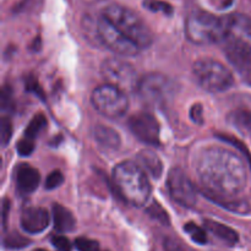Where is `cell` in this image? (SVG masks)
Segmentation results:
<instances>
[{"label": "cell", "instance_id": "obj_1", "mask_svg": "<svg viewBox=\"0 0 251 251\" xmlns=\"http://www.w3.org/2000/svg\"><path fill=\"white\" fill-rule=\"evenodd\" d=\"M195 167L205 196L232 212L243 210V200L234 196L247 185V168L237 153L225 147H207L199 154Z\"/></svg>", "mask_w": 251, "mask_h": 251}, {"label": "cell", "instance_id": "obj_2", "mask_svg": "<svg viewBox=\"0 0 251 251\" xmlns=\"http://www.w3.org/2000/svg\"><path fill=\"white\" fill-rule=\"evenodd\" d=\"M113 181L120 198L132 206L146 205L151 185L144 169L132 162H123L113 171Z\"/></svg>", "mask_w": 251, "mask_h": 251}, {"label": "cell", "instance_id": "obj_3", "mask_svg": "<svg viewBox=\"0 0 251 251\" xmlns=\"http://www.w3.org/2000/svg\"><path fill=\"white\" fill-rule=\"evenodd\" d=\"M124 36L131 39L140 49L149 48L153 42V33L139 14L126 6L118 4L108 5L102 12Z\"/></svg>", "mask_w": 251, "mask_h": 251}, {"label": "cell", "instance_id": "obj_4", "mask_svg": "<svg viewBox=\"0 0 251 251\" xmlns=\"http://www.w3.org/2000/svg\"><path fill=\"white\" fill-rule=\"evenodd\" d=\"M225 37L222 43L230 60L251 56V19L244 14L225 16Z\"/></svg>", "mask_w": 251, "mask_h": 251}, {"label": "cell", "instance_id": "obj_5", "mask_svg": "<svg viewBox=\"0 0 251 251\" xmlns=\"http://www.w3.org/2000/svg\"><path fill=\"white\" fill-rule=\"evenodd\" d=\"M225 29V16L218 17L202 10L191 12L185 25V33L189 41L201 46L222 43Z\"/></svg>", "mask_w": 251, "mask_h": 251}, {"label": "cell", "instance_id": "obj_6", "mask_svg": "<svg viewBox=\"0 0 251 251\" xmlns=\"http://www.w3.org/2000/svg\"><path fill=\"white\" fill-rule=\"evenodd\" d=\"M193 69L199 85L208 92H225L234 82L229 69L215 59H200L194 64Z\"/></svg>", "mask_w": 251, "mask_h": 251}, {"label": "cell", "instance_id": "obj_7", "mask_svg": "<svg viewBox=\"0 0 251 251\" xmlns=\"http://www.w3.org/2000/svg\"><path fill=\"white\" fill-rule=\"evenodd\" d=\"M92 105L98 113L109 119H118L126 113L129 108L127 93L112 85H103L92 93Z\"/></svg>", "mask_w": 251, "mask_h": 251}, {"label": "cell", "instance_id": "obj_8", "mask_svg": "<svg viewBox=\"0 0 251 251\" xmlns=\"http://www.w3.org/2000/svg\"><path fill=\"white\" fill-rule=\"evenodd\" d=\"M96 38L98 44H103L117 55L135 56L140 51L139 46L124 36L103 15L96 19Z\"/></svg>", "mask_w": 251, "mask_h": 251}, {"label": "cell", "instance_id": "obj_9", "mask_svg": "<svg viewBox=\"0 0 251 251\" xmlns=\"http://www.w3.org/2000/svg\"><path fill=\"white\" fill-rule=\"evenodd\" d=\"M100 73L108 85H112L125 93L136 92L140 78L132 65L119 58H109L103 61Z\"/></svg>", "mask_w": 251, "mask_h": 251}, {"label": "cell", "instance_id": "obj_10", "mask_svg": "<svg viewBox=\"0 0 251 251\" xmlns=\"http://www.w3.org/2000/svg\"><path fill=\"white\" fill-rule=\"evenodd\" d=\"M136 92L149 104H161L172 97L174 83L161 74H149L140 78Z\"/></svg>", "mask_w": 251, "mask_h": 251}, {"label": "cell", "instance_id": "obj_11", "mask_svg": "<svg viewBox=\"0 0 251 251\" xmlns=\"http://www.w3.org/2000/svg\"><path fill=\"white\" fill-rule=\"evenodd\" d=\"M169 194L172 199L184 206V207H193L198 201V191L191 183L189 176L181 169L173 168L168 174L167 180Z\"/></svg>", "mask_w": 251, "mask_h": 251}, {"label": "cell", "instance_id": "obj_12", "mask_svg": "<svg viewBox=\"0 0 251 251\" xmlns=\"http://www.w3.org/2000/svg\"><path fill=\"white\" fill-rule=\"evenodd\" d=\"M129 127L132 134L144 144L151 146L159 145V125L153 115L149 113H137L129 119Z\"/></svg>", "mask_w": 251, "mask_h": 251}, {"label": "cell", "instance_id": "obj_13", "mask_svg": "<svg viewBox=\"0 0 251 251\" xmlns=\"http://www.w3.org/2000/svg\"><path fill=\"white\" fill-rule=\"evenodd\" d=\"M49 225V213L46 208L28 207L21 215V227L29 234H38L47 229Z\"/></svg>", "mask_w": 251, "mask_h": 251}, {"label": "cell", "instance_id": "obj_14", "mask_svg": "<svg viewBox=\"0 0 251 251\" xmlns=\"http://www.w3.org/2000/svg\"><path fill=\"white\" fill-rule=\"evenodd\" d=\"M41 176L36 168L29 164H22L17 169L16 186L21 194H31L38 188Z\"/></svg>", "mask_w": 251, "mask_h": 251}, {"label": "cell", "instance_id": "obj_15", "mask_svg": "<svg viewBox=\"0 0 251 251\" xmlns=\"http://www.w3.org/2000/svg\"><path fill=\"white\" fill-rule=\"evenodd\" d=\"M93 137L105 151H115L120 146V136L114 129L105 125H97L93 130Z\"/></svg>", "mask_w": 251, "mask_h": 251}, {"label": "cell", "instance_id": "obj_16", "mask_svg": "<svg viewBox=\"0 0 251 251\" xmlns=\"http://www.w3.org/2000/svg\"><path fill=\"white\" fill-rule=\"evenodd\" d=\"M137 162H139V166L153 178H159L163 173V163L153 151H150V150L140 151L137 153Z\"/></svg>", "mask_w": 251, "mask_h": 251}, {"label": "cell", "instance_id": "obj_17", "mask_svg": "<svg viewBox=\"0 0 251 251\" xmlns=\"http://www.w3.org/2000/svg\"><path fill=\"white\" fill-rule=\"evenodd\" d=\"M203 225H205V228L208 232L212 233L215 237H217L218 239L222 240L223 243H226L229 247H234L239 242V234L228 226L212 220H206Z\"/></svg>", "mask_w": 251, "mask_h": 251}, {"label": "cell", "instance_id": "obj_18", "mask_svg": "<svg viewBox=\"0 0 251 251\" xmlns=\"http://www.w3.org/2000/svg\"><path fill=\"white\" fill-rule=\"evenodd\" d=\"M54 228L60 233H68L75 229L76 221L70 210L64 206L55 203L53 206Z\"/></svg>", "mask_w": 251, "mask_h": 251}, {"label": "cell", "instance_id": "obj_19", "mask_svg": "<svg viewBox=\"0 0 251 251\" xmlns=\"http://www.w3.org/2000/svg\"><path fill=\"white\" fill-rule=\"evenodd\" d=\"M29 244H31V240H29L28 238L24 237V235H21L20 233L16 232L9 233V234L4 238V247L6 248V249H24V248L28 247Z\"/></svg>", "mask_w": 251, "mask_h": 251}, {"label": "cell", "instance_id": "obj_20", "mask_svg": "<svg viewBox=\"0 0 251 251\" xmlns=\"http://www.w3.org/2000/svg\"><path fill=\"white\" fill-rule=\"evenodd\" d=\"M230 120L233 124L238 127L251 132V110L249 109H238L230 114Z\"/></svg>", "mask_w": 251, "mask_h": 251}, {"label": "cell", "instance_id": "obj_21", "mask_svg": "<svg viewBox=\"0 0 251 251\" xmlns=\"http://www.w3.org/2000/svg\"><path fill=\"white\" fill-rule=\"evenodd\" d=\"M47 125V119L43 114H37L33 119L29 122L28 126L26 127V131H25V136L29 137V139H36L37 135H39V132L46 127Z\"/></svg>", "mask_w": 251, "mask_h": 251}, {"label": "cell", "instance_id": "obj_22", "mask_svg": "<svg viewBox=\"0 0 251 251\" xmlns=\"http://www.w3.org/2000/svg\"><path fill=\"white\" fill-rule=\"evenodd\" d=\"M184 230L190 235L191 239L194 240L195 243L200 245H205L207 243V234H206L205 230L202 229L201 227H199L198 225L193 222H189L184 226Z\"/></svg>", "mask_w": 251, "mask_h": 251}, {"label": "cell", "instance_id": "obj_23", "mask_svg": "<svg viewBox=\"0 0 251 251\" xmlns=\"http://www.w3.org/2000/svg\"><path fill=\"white\" fill-rule=\"evenodd\" d=\"M147 213H149L153 220L158 221V222L162 223V225H169L168 213L166 212V210H164L158 202H153L151 206H149V208H147Z\"/></svg>", "mask_w": 251, "mask_h": 251}, {"label": "cell", "instance_id": "obj_24", "mask_svg": "<svg viewBox=\"0 0 251 251\" xmlns=\"http://www.w3.org/2000/svg\"><path fill=\"white\" fill-rule=\"evenodd\" d=\"M234 65L237 66L239 73L242 74L243 78L251 85V56L249 58H243L233 60Z\"/></svg>", "mask_w": 251, "mask_h": 251}, {"label": "cell", "instance_id": "obj_25", "mask_svg": "<svg viewBox=\"0 0 251 251\" xmlns=\"http://www.w3.org/2000/svg\"><path fill=\"white\" fill-rule=\"evenodd\" d=\"M0 104H1L2 112H10V110L14 109V95H12V90L10 86H4V87H2Z\"/></svg>", "mask_w": 251, "mask_h": 251}, {"label": "cell", "instance_id": "obj_26", "mask_svg": "<svg viewBox=\"0 0 251 251\" xmlns=\"http://www.w3.org/2000/svg\"><path fill=\"white\" fill-rule=\"evenodd\" d=\"M163 248L164 251H193L180 239L173 237H167L163 240Z\"/></svg>", "mask_w": 251, "mask_h": 251}, {"label": "cell", "instance_id": "obj_27", "mask_svg": "<svg viewBox=\"0 0 251 251\" xmlns=\"http://www.w3.org/2000/svg\"><path fill=\"white\" fill-rule=\"evenodd\" d=\"M12 135V124L7 117H2L0 122V137H1V145L6 146L9 144Z\"/></svg>", "mask_w": 251, "mask_h": 251}, {"label": "cell", "instance_id": "obj_28", "mask_svg": "<svg viewBox=\"0 0 251 251\" xmlns=\"http://www.w3.org/2000/svg\"><path fill=\"white\" fill-rule=\"evenodd\" d=\"M145 6L149 7L152 11H162L168 15H171L173 12L172 5L166 1H161V0H149V1L145 2Z\"/></svg>", "mask_w": 251, "mask_h": 251}, {"label": "cell", "instance_id": "obj_29", "mask_svg": "<svg viewBox=\"0 0 251 251\" xmlns=\"http://www.w3.org/2000/svg\"><path fill=\"white\" fill-rule=\"evenodd\" d=\"M75 247L78 251H100V244L98 242L87 238H77L75 240Z\"/></svg>", "mask_w": 251, "mask_h": 251}, {"label": "cell", "instance_id": "obj_30", "mask_svg": "<svg viewBox=\"0 0 251 251\" xmlns=\"http://www.w3.org/2000/svg\"><path fill=\"white\" fill-rule=\"evenodd\" d=\"M218 137H220L221 140H223V141H227V142H229V144L234 145V146L237 147V149L239 150V151H242L243 153H244V156H245V158H247V161L249 162V166H250V169H251V153H250L249 150H248V147L245 146V145L243 144V142H240L239 140L234 139V137L226 136V135H220V136H218Z\"/></svg>", "mask_w": 251, "mask_h": 251}, {"label": "cell", "instance_id": "obj_31", "mask_svg": "<svg viewBox=\"0 0 251 251\" xmlns=\"http://www.w3.org/2000/svg\"><path fill=\"white\" fill-rule=\"evenodd\" d=\"M63 181H64V176L60 171L51 172L46 180V189H48V190H53V189L60 186L61 184H63Z\"/></svg>", "mask_w": 251, "mask_h": 251}, {"label": "cell", "instance_id": "obj_32", "mask_svg": "<svg viewBox=\"0 0 251 251\" xmlns=\"http://www.w3.org/2000/svg\"><path fill=\"white\" fill-rule=\"evenodd\" d=\"M33 151H34L33 139H29V137L25 136L24 139L20 140L19 144H17V152H19V154H21V156H29Z\"/></svg>", "mask_w": 251, "mask_h": 251}, {"label": "cell", "instance_id": "obj_33", "mask_svg": "<svg viewBox=\"0 0 251 251\" xmlns=\"http://www.w3.org/2000/svg\"><path fill=\"white\" fill-rule=\"evenodd\" d=\"M51 244L59 251H71V243L64 235H53L51 237Z\"/></svg>", "mask_w": 251, "mask_h": 251}, {"label": "cell", "instance_id": "obj_34", "mask_svg": "<svg viewBox=\"0 0 251 251\" xmlns=\"http://www.w3.org/2000/svg\"><path fill=\"white\" fill-rule=\"evenodd\" d=\"M203 112L201 104H194L193 108L190 110V117L193 119L194 123L196 124H202L203 123Z\"/></svg>", "mask_w": 251, "mask_h": 251}, {"label": "cell", "instance_id": "obj_35", "mask_svg": "<svg viewBox=\"0 0 251 251\" xmlns=\"http://www.w3.org/2000/svg\"><path fill=\"white\" fill-rule=\"evenodd\" d=\"M26 87H27V90L31 91L32 93L37 95V97H41L42 100H44L43 91H42V88L39 87L38 82H37L36 80H33V78H28L26 82Z\"/></svg>", "mask_w": 251, "mask_h": 251}, {"label": "cell", "instance_id": "obj_36", "mask_svg": "<svg viewBox=\"0 0 251 251\" xmlns=\"http://www.w3.org/2000/svg\"><path fill=\"white\" fill-rule=\"evenodd\" d=\"M10 210V203L9 201L5 199L4 201H2V227H6V218H7V212H9Z\"/></svg>", "mask_w": 251, "mask_h": 251}, {"label": "cell", "instance_id": "obj_37", "mask_svg": "<svg viewBox=\"0 0 251 251\" xmlns=\"http://www.w3.org/2000/svg\"><path fill=\"white\" fill-rule=\"evenodd\" d=\"M34 251H47V250H44V249H37V250H34Z\"/></svg>", "mask_w": 251, "mask_h": 251}]
</instances>
